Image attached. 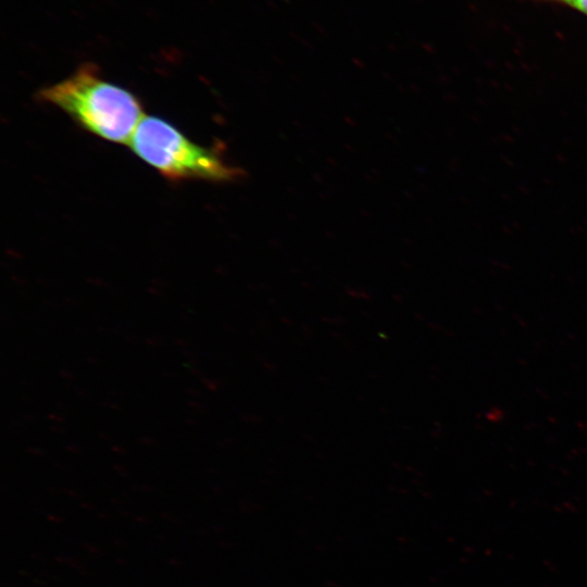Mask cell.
<instances>
[{
	"label": "cell",
	"instance_id": "6da1fadb",
	"mask_svg": "<svg viewBox=\"0 0 587 587\" xmlns=\"http://www.w3.org/2000/svg\"><path fill=\"white\" fill-rule=\"evenodd\" d=\"M37 98L65 112L78 126L108 141L129 145L143 118L139 99L107 82L85 63L65 79L42 88Z\"/></svg>",
	"mask_w": 587,
	"mask_h": 587
},
{
	"label": "cell",
	"instance_id": "7a4b0ae2",
	"mask_svg": "<svg viewBox=\"0 0 587 587\" xmlns=\"http://www.w3.org/2000/svg\"><path fill=\"white\" fill-rule=\"evenodd\" d=\"M132 151L172 182L202 179L228 183L243 171L228 164L217 148L189 140L174 125L158 116H143L129 142Z\"/></svg>",
	"mask_w": 587,
	"mask_h": 587
},
{
	"label": "cell",
	"instance_id": "3957f363",
	"mask_svg": "<svg viewBox=\"0 0 587 587\" xmlns=\"http://www.w3.org/2000/svg\"><path fill=\"white\" fill-rule=\"evenodd\" d=\"M562 1L577 9L578 11L587 14V0H562Z\"/></svg>",
	"mask_w": 587,
	"mask_h": 587
}]
</instances>
